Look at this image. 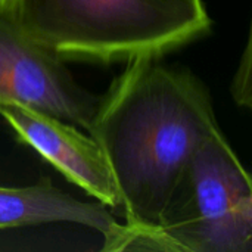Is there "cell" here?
Wrapping results in <instances>:
<instances>
[{"mask_svg": "<svg viewBox=\"0 0 252 252\" xmlns=\"http://www.w3.org/2000/svg\"><path fill=\"white\" fill-rule=\"evenodd\" d=\"M230 93L239 106H245V108L251 109V38L250 37H248L245 50L242 53V58L239 61L238 69L233 75Z\"/></svg>", "mask_w": 252, "mask_h": 252, "instance_id": "obj_7", "label": "cell"}, {"mask_svg": "<svg viewBox=\"0 0 252 252\" xmlns=\"http://www.w3.org/2000/svg\"><path fill=\"white\" fill-rule=\"evenodd\" d=\"M56 221L87 226L102 235L117 223L105 204L78 201L47 177L24 188L0 186V230Z\"/></svg>", "mask_w": 252, "mask_h": 252, "instance_id": "obj_6", "label": "cell"}, {"mask_svg": "<svg viewBox=\"0 0 252 252\" xmlns=\"http://www.w3.org/2000/svg\"><path fill=\"white\" fill-rule=\"evenodd\" d=\"M58 55L0 6V105L21 103L87 130L99 96L81 87Z\"/></svg>", "mask_w": 252, "mask_h": 252, "instance_id": "obj_4", "label": "cell"}, {"mask_svg": "<svg viewBox=\"0 0 252 252\" xmlns=\"http://www.w3.org/2000/svg\"><path fill=\"white\" fill-rule=\"evenodd\" d=\"M0 117L19 143L34 149L68 182L106 207H120L109 165L90 134L86 136L77 126L21 103L0 105Z\"/></svg>", "mask_w": 252, "mask_h": 252, "instance_id": "obj_5", "label": "cell"}, {"mask_svg": "<svg viewBox=\"0 0 252 252\" xmlns=\"http://www.w3.org/2000/svg\"><path fill=\"white\" fill-rule=\"evenodd\" d=\"M22 30L63 61L161 58L207 34L202 0H7Z\"/></svg>", "mask_w": 252, "mask_h": 252, "instance_id": "obj_2", "label": "cell"}, {"mask_svg": "<svg viewBox=\"0 0 252 252\" xmlns=\"http://www.w3.org/2000/svg\"><path fill=\"white\" fill-rule=\"evenodd\" d=\"M87 131L109 165L126 221L159 226L189 159L220 126L195 74L143 56L127 61L99 96Z\"/></svg>", "mask_w": 252, "mask_h": 252, "instance_id": "obj_1", "label": "cell"}, {"mask_svg": "<svg viewBox=\"0 0 252 252\" xmlns=\"http://www.w3.org/2000/svg\"><path fill=\"white\" fill-rule=\"evenodd\" d=\"M4 3H7V0H0V6H1V4H4Z\"/></svg>", "mask_w": 252, "mask_h": 252, "instance_id": "obj_8", "label": "cell"}, {"mask_svg": "<svg viewBox=\"0 0 252 252\" xmlns=\"http://www.w3.org/2000/svg\"><path fill=\"white\" fill-rule=\"evenodd\" d=\"M157 227L164 251H252L251 177L221 130L192 155Z\"/></svg>", "mask_w": 252, "mask_h": 252, "instance_id": "obj_3", "label": "cell"}]
</instances>
